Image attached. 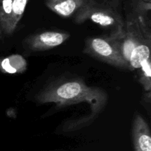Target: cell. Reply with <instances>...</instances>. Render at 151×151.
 Masks as SVG:
<instances>
[{
	"mask_svg": "<svg viewBox=\"0 0 151 151\" xmlns=\"http://www.w3.org/2000/svg\"><path fill=\"white\" fill-rule=\"evenodd\" d=\"M36 100L40 103H55L58 106L87 102L91 106L90 119L92 122L106 107L108 95L104 90L88 86L83 81H69L47 87L36 96Z\"/></svg>",
	"mask_w": 151,
	"mask_h": 151,
	"instance_id": "6da1fadb",
	"label": "cell"
},
{
	"mask_svg": "<svg viewBox=\"0 0 151 151\" xmlns=\"http://www.w3.org/2000/svg\"><path fill=\"white\" fill-rule=\"evenodd\" d=\"M75 22L82 24L91 21L107 31L104 36L115 39L119 38L125 32V22L119 13L116 2L88 0L86 4L75 14Z\"/></svg>",
	"mask_w": 151,
	"mask_h": 151,
	"instance_id": "7a4b0ae2",
	"label": "cell"
},
{
	"mask_svg": "<svg viewBox=\"0 0 151 151\" xmlns=\"http://www.w3.org/2000/svg\"><path fill=\"white\" fill-rule=\"evenodd\" d=\"M83 52L91 57L122 69L131 70L124 60L114 40L106 36L91 37L86 40Z\"/></svg>",
	"mask_w": 151,
	"mask_h": 151,
	"instance_id": "3957f363",
	"label": "cell"
},
{
	"mask_svg": "<svg viewBox=\"0 0 151 151\" xmlns=\"http://www.w3.org/2000/svg\"><path fill=\"white\" fill-rule=\"evenodd\" d=\"M70 37V34L62 31H44L28 36L24 40V46L32 52H41L61 45Z\"/></svg>",
	"mask_w": 151,
	"mask_h": 151,
	"instance_id": "277c9868",
	"label": "cell"
},
{
	"mask_svg": "<svg viewBox=\"0 0 151 151\" xmlns=\"http://www.w3.org/2000/svg\"><path fill=\"white\" fill-rule=\"evenodd\" d=\"M133 141L135 151H151L150 131L142 115L137 114L133 122Z\"/></svg>",
	"mask_w": 151,
	"mask_h": 151,
	"instance_id": "5b68a950",
	"label": "cell"
},
{
	"mask_svg": "<svg viewBox=\"0 0 151 151\" xmlns=\"http://www.w3.org/2000/svg\"><path fill=\"white\" fill-rule=\"evenodd\" d=\"M88 0H45V5L51 11L63 18L75 16Z\"/></svg>",
	"mask_w": 151,
	"mask_h": 151,
	"instance_id": "8992f818",
	"label": "cell"
},
{
	"mask_svg": "<svg viewBox=\"0 0 151 151\" xmlns=\"http://www.w3.org/2000/svg\"><path fill=\"white\" fill-rule=\"evenodd\" d=\"M27 69V62L21 55L0 58V72L4 74H22Z\"/></svg>",
	"mask_w": 151,
	"mask_h": 151,
	"instance_id": "52a82bcc",
	"label": "cell"
},
{
	"mask_svg": "<svg viewBox=\"0 0 151 151\" xmlns=\"http://www.w3.org/2000/svg\"><path fill=\"white\" fill-rule=\"evenodd\" d=\"M12 0H0V40L13 35L11 32Z\"/></svg>",
	"mask_w": 151,
	"mask_h": 151,
	"instance_id": "ba28073f",
	"label": "cell"
},
{
	"mask_svg": "<svg viewBox=\"0 0 151 151\" xmlns=\"http://www.w3.org/2000/svg\"><path fill=\"white\" fill-rule=\"evenodd\" d=\"M150 43H145L137 46L131 53L129 60L131 70L139 69L144 60L150 58Z\"/></svg>",
	"mask_w": 151,
	"mask_h": 151,
	"instance_id": "9c48e42d",
	"label": "cell"
},
{
	"mask_svg": "<svg viewBox=\"0 0 151 151\" xmlns=\"http://www.w3.org/2000/svg\"><path fill=\"white\" fill-rule=\"evenodd\" d=\"M28 1L29 0H12V19L10 27L13 34L23 17Z\"/></svg>",
	"mask_w": 151,
	"mask_h": 151,
	"instance_id": "30bf717a",
	"label": "cell"
},
{
	"mask_svg": "<svg viewBox=\"0 0 151 151\" xmlns=\"http://www.w3.org/2000/svg\"><path fill=\"white\" fill-rule=\"evenodd\" d=\"M139 69V83L146 91H150L151 88L150 58L144 60Z\"/></svg>",
	"mask_w": 151,
	"mask_h": 151,
	"instance_id": "8fae6325",
	"label": "cell"
}]
</instances>
